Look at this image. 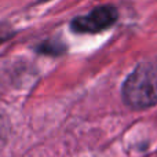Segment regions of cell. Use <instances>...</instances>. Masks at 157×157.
<instances>
[{
	"label": "cell",
	"instance_id": "cell-1",
	"mask_svg": "<svg viewBox=\"0 0 157 157\" xmlns=\"http://www.w3.org/2000/svg\"><path fill=\"white\" fill-rule=\"evenodd\" d=\"M123 99L132 109L152 108L157 103V62L138 65L123 84Z\"/></svg>",
	"mask_w": 157,
	"mask_h": 157
},
{
	"label": "cell",
	"instance_id": "cell-3",
	"mask_svg": "<svg viewBox=\"0 0 157 157\" xmlns=\"http://www.w3.org/2000/svg\"><path fill=\"white\" fill-rule=\"evenodd\" d=\"M36 50H37V52L44 55H61L65 51V46L61 44L59 41L47 40V41H43Z\"/></svg>",
	"mask_w": 157,
	"mask_h": 157
},
{
	"label": "cell",
	"instance_id": "cell-2",
	"mask_svg": "<svg viewBox=\"0 0 157 157\" xmlns=\"http://www.w3.org/2000/svg\"><path fill=\"white\" fill-rule=\"evenodd\" d=\"M119 18V11L113 6H101L94 8L86 15L75 18L71 22V28L76 33H99L109 29L116 24Z\"/></svg>",
	"mask_w": 157,
	"mask_h": 157
}]
</instances>
